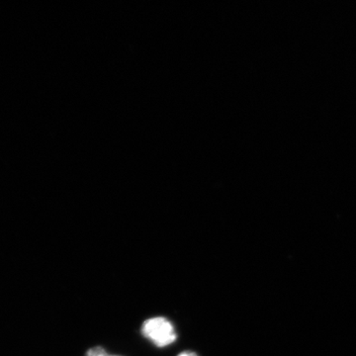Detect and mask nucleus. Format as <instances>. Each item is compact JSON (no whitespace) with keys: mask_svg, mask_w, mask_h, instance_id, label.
<instances>
[{"mask_svg":"<svg viewBox=\"0 0 356 356\" xmlns=\"http://www.w3.org/2000/svg\"><path fill=\"white\" fill-rule=\"evenodd\" d=\"M140 332L144 337L159 348L170 346L177 339L175 325L165 317L147 318L143 323Z\"/></svg>","mask_w":356,"mask_h":356,"instance_id":"f257e3e1","label":"nucleus"},{"mask_svg":"<svg viewBox=\"0 0 356 356\" xmlns=\"http://www.w3.org/2000/svg\"><path fill=\"white\" fill-rule=\"evenodd\" d=\"M84 356H122L117 355H110V353H107L105 350V348H103L102 346H95V348H91L90 350L86 351V355Z\"/></svg>","mask_w":356,"mask_h":356,"instance_id":"f03ea898","label":"nucleus"},{"mask_svg":"<svg viewBox=\"0 0 356 356\" xmlns=\"http://www.w3.org/2000/svg\"><path fill=\"white\" fill-rule=\"evenodd\" d=\"M177 356H199L197 353H194V351L191 350H184L182 353H180Z\"/></svg>","mask_w":356,"mask_h":356,"instance_id":"7ed1b4c3","label":"nucleus"}]
</instances>
